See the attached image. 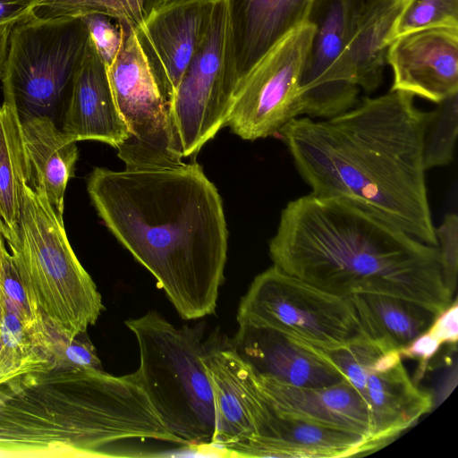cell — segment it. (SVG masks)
Returning a JSON list of instances; mask_svg holds the SVG:
<instances>
[{
    "mask_svg": "<svg viewBox=\"0 0 458 458\" xmlns=\"http://www.w3.org/2000/svg\"><path fill=\"white\" fill-rule=\"evenodd\" d=\"M85 335L86 333L81 334L64 344L62 351L63 361L76 367L101 369L96 350Z\"/></svg>",
    "mask_w": 458,
    "mask_h": 458,
    "instance_id": "4dcf8cb0",
    "label": "cell"
},
{
    "mask_svg": "<svg viewBox=\"0 0 458 458\" xmlns=\"http://www.w3.org/2000/svg\"><path fill=\"white\" fill-rule=\"evenodd\" d=\"M313 4H314V6L315 4L319 1V0H310Z\"/></svg>",
    "mask_w": 458,
    "mask_h": 458,
    "instance_id": "d590c367",
    "label": "cell"
},
{
    "mask_svg": "<svg viewBox=\"0 0 458 458\" xmlns=\"http://www.w3.org/2000/svg\"><path fill=\"white\" fill-rule=\"evenodd\" d=\"M30 184L22 123L13 99L4 95L0 106V231L7 244L18 241L25 186Z\"/></svg>",
    "mask_w": 458,
    "mask_h": 458,
    "instance_id": "d4e9b609",
    "label": "cell"
},
{
    "mask_svg": "<svg viewBox=\"0 0 458 458\" xmlns=\"http://www.w3.org/2000/svg\"><path fill=\"white\" fill-rule=\"evenodd\" d=\"M267 407L261 430L242 450L241 456L332 458L365 454L375 449L366 437L358 434L280 416L268 403Z\"/></svg>",
    "mask_w": 458,
    "mask_h": 458,
    "instance_id": "44dd1931",
    "label": "cell"
},
{
    "mask_svg": "<svg viewBox=\"0 0 458 458\" xmlns=\"http://www.w3.org/2000/svg\"><path fill=\"white\" fill-rule=\"evenodd\" d=\"M80 17L42 19L33 13L11 30L3 76L22 121L64 110L89 41Z\"/></svg>",
    "mask_w": 458,
    "mask_h": 458,
    "instance_id": "52a82bcc",
    "label": "cell"
},
{
    "mask_svg": "<svg viewBox=\"0 0 458 458\" xmlns=\"http://www.w3.org/2000/svg\"><path fill=\"white\" fill-rule=\"evenodd\" d=\"M268 249L276 267L335 294L394 296L437 315L454 302L437 247L344 199L289 201Z\"/></svg>",
    "mask_w": 458,
    "mask_h": 458,
    "instance_id": "3957f363",
    "label": "cell"
},
{
    "mask_svg": "<svg viewBox=\"0 0 458 458\" xmlns=\"http://www.w3.org/2000/svg\"><path fill=\"white\" fill-rule=\"evenodd\" d=\"M13 25L4 24L0 26V79L3 76L8 53L10 33Z\"/></svg>",
    "mask_w": 458,
    "mask_h": 458,
    "instance_id": "836d02e7",
    "label": "cell"
},
{
    "mask_svg": "<svg viewBox=\"0 0 458 458\" xmlns=\"http://www.w3.org/2000/svg\"><path fill=\"white\" fill-rule=\"evenodd\" d=\"M435 27H458V0H413L397 21L392 41Z\"/></svg>",
    "mask_w": 458,
    "mask_h": 458,
    "instance_id": "83f0119b",
    "label": "cell"
},
{
    "mask_svg": "<svg viewBox=\"0 0 458 458\" xmlns=\"http://www.w3.org/2000/svg\"><path fill=\"white\" fill-rule=\"evenodd\" d=\"M87 191L105 225L181 318L215 313L228 232L218 191L195 159L163 168L96 167Z\"/></svg>",
    "mask_w": 458,
    "mask_h": 458,
    "instance_id": "6da1fadb",
    "label": "cell"
},
{
    "mask_svg": "<svg viewBox=\"0 0 458 458\" xmlns=\"http://www.w3.org/2000/svg\"><path fill=\"white\" fill-rule=\"evenodd\" d=\"M127 439L185 445L136 371L115 377L57 361L0 385V455L102 456L104 446Z\"/></svg>",
    "mask_w": 458,
    "mask_h": 458,
    "instance_id": "277c9868",
    "label": "cell"
},
{
    "mask_svg": "<svg viewBox=\"0 0 458 458\" xmlns=\"http://www.w3.org/2000/svg\"><path fill=\"white\" fill-rule=\"evenodd\" d=\"M106 68L115 59L124 38V24L108 15L89 13L80 17Z\"/></svg>",
    "mask_w": 458,
    "mask_h": 458,
    "instance_id": "f1b7e54d",
    "label": "cell"
},
{
    "mask_svg": "<svg viewBox=\"0 0 458 458\" xmlns=\"http://www.w3.org/2000/svg\"><path fill=\"white\" fill-rule=\"evenodd\" d=\"M327 352L362 399L377 448L430 411L432 396L411 378L400 351L364 339Z\"/></svg>",
    "mask_w": 458,
    "mask_h": 458,
    "instance_id": "7c38bea8",
    "label": "cell"
},
{
    "mask_svg": "<svg viewBox=\"0 0 458 458\" xmlns=\"http://www.w3.org/2000/svg\"><path fill=\"white\" fill-rule=\"evenodd\" d=\"M253 374L259 390L276 414L358 434L377 448L367 408L346 379L329 386L307 388Z\"/></svg>",
    "mask_w": 458,
    "mask_h": 458,
    "instance_id": "ac0fdd59",
    "label": "cell"
},
{
    "mask_svg": "<svg viewBox=\"0 0 458 458\" xmlns=\"http://www.w3.org/2000/svg\"><path fill=\"white\" fill-rule=\"evenodd\" d=\"M436 236L444 279L454 293L458 265V216L455 213L445 216L440 225L436 228Z\"/></svg>",
    "mask_w": 458,
    "mask_h": 458,
    "instance_id": "f546056e",
    "label": "cell"
},
{
    "mask_svg": "<svg viewBox=\"0 0 458 458\" xmlns=\"http://www.w3.org/2000/svg\"><path fill=\"white\" fill-rule=\"evenodd\" d=\"M239 325L274 329L324 351L369 339L350 297L322 290L273 265L242 298Z\"/></svg>",
    "mask_w": 458,
    "mask_h": 458,
    "instance_id": "ba28073f",
    "label": "cell"
},
{
    "mask_svg": "<svg viewBox=\"0 0 458 458\" xmlns=\"http://www.w3.org/2000/svg\"><path fill=\"white\" fill-rule=\"evenodd\" d=\"M214 399L215 431L211 446L239 456L256 436L266 403L250 367L234 352L230 339L205 341L202 357Z\"/></svg>",
    "mask_w": 458,
    "mask_h": 458,
    "instance_id": "5bb4252c",
    "label": "cell"
},
{
    "mask_svg": "<svg viewBox=\"0 0 458 458\" xmlns=\"http://www.w3.org/2000/svg\"><path fill=\"white\" fill-rule=\"evenodd\" d=\"M231 345L258 375L296 387H325L345 378L320 350L274 329L239 325Z\"/></svg>",
    "mask_w": 458,
    "mask_h": 458,
    "instance_id": "e0dca14e",
    "label": "cell"
},
{
    "mask_svg": "<svg viewBox=\"0 0 458 458\" xmlns=\"http://www.w3.org/2000/svg\"><path fill=\"white\" fill-rule=\"evenodd\" d=\"M8 246L29 301L50 331L72 341L95 325L101 295L42 191L25 186L18 241Z\"/></svg>",
    "mask_w": 458,
    "mask_h": 458,
    "instance_id": "5b68a950",
    "label": "cell"
},
{
    "mask_svg": "<svg viewBox=\"0 0 458 458\" xmlns=\"http://www.w3.org/2000/svg\"><path fill=\"white\" fill-rule=\"evenodd\" d=\"M349 297L367 337L400 352L427 332L438 316L420 304L394 296L360 293Z\"/></svg>",
    "mask_w": 458,
    "mask_h": 458,
    "instance_id": "cb8c5ba5",
    "label": "cell"
},
{
    "mask_svg": "<svg viewBox=\"0 0 458 458\" xmlns=\"http://www.w3.org/2000/svg\"><path fill=\"white\" fill-rule=\"evenodd\" d=\"M33 13L42 19L102 13L139 27L146 17V0H40Z\"/></svg>",
    "mask_w": 458,
    "mask_h": 458,
    "instance_id": "4316f807",
    "label": "cell"
},
{
    "mask_svg": "<svg viewBox=\"0 0 458 458\" xmlns=\"http://www.w3.org/2000/svg\"><path fill=\"white\" fill-rule=\"evenodd\" d=\"M40 0H0V26L15 24L33 13Z\"/></svg>",
    "mask_w": 458,
    "mask_h": 458,
    "instance_id": "1f68e13d",
    "label": "cell"
},
{
    "mask_svg": "<svg viewBox=\"0 0 458 458\" xmlns=\"http://www.w3.org/2000/svg\"><path fill=\"white\" fill-rule=\"evenodd\" d=\"M364 0H319L316 30L301 77L302 115L327 119L353 107L360 89L345 80L341 59Z\"/></svg>",
    "mask_w": 458,
    "mask_h": 458,
    "instance_id": "4fadbf2b",
    "label": "cell"
},
{
    "mask_svg": "<svg viewBox=\"0 0 458 458\" xmlns=\"http://www.w3.org/2000/svg\"><path fill=\"white\" fill-rule=\"evenodd\" d=\"M123 45L106 68L118 111L129 136L118 157L126 169L173 167L183 164L165 99L136 27L124 23Z\"/></svg>",
    "mask_w": 458,
    "mask_h": 458,
    "instance_id": "30bf717a",
    "label": "cell"
},
{
    "mask_svg": "<svg viewBox=\"0 0 458 458\" xmlns=\"http://www.w3.org/2000/svg\"><path fill=\"white\" fill-rule=\"evenodd\" d=\"M216 0H183L150 11L136 27L162 92L171 106L175 90L204 38Z\"/></svg>",
    "mask_w": 458,
    "mask_h": 458,
    "instance_id": "9a60e30c",
    "label": "cell"
},
{
    "mask_svg": "<svg viewBox=\"0 0 458 458\" xmlns=\"http://www.w3.org/2000/svg\"><path fill=\"white\" fill-rule=\"evenodd\" d=\"M398 90L280 131L310 193L351 202L437 247L423 162L428 112Z\"/></svg>",
    "mask_w": 458,
    "mask_h": 458,
    "instance_id": "7a4b0ae2",
    "label": "cell"
},
{
    "mask_svg": "<svg viewBox=\"0 0 458 458\" xmlns=\"http://www.w3.org/2000/svg\"><path fill=\"white\" fill-rule=\"evenodd\" d=\"M413 0H364L341 59L344 77L367 93L383 81L397 21Z\"/></svg>",
    "mask_w": 458,
    "mask_h": 458,
    "instance_id": "7402d4cb",
    "label": "cell"
},
{
    "mask_svg": "<svg viewBox=\"0 0 458 458\" xmlns=\"http://www.w3.org/2000/svg\"><path fill=\"white\" fill-rule=\"evenodd\" d=\"M458 134V93L437 103L428 112L423 137L425 170L449 165L454 159Z\"/></svg>",
    "mask_w": 458,
    "mask_h": 458,
    "instance_id": "484cf974",
    "label": "cell"
},
{
    "mask_svg": "<svg viewBox=\"0 0 458 458\" xmlns=\"http://www.w3.org/2000/svg\"><path fill=\"white\" fill-rule=\"evenodd\" d=\"M9 252L5 246V240L0 231V322L3 318L5 306V278Z\"/></svg>",
    "mask_w": 458,
    "mask_h": 458,
    "instance_id": "d6a6232c",
    "label": "cell"
},
{
    "mask_svg": "<svg viewBox=\"0 0 458 458\" xmlns=\"http://www.w3.org/2000/svg\"><path fill=\"white\" fill-rule=\"evenodd\" d=\"M177 1L183 0H146V16L150 11L157 7Z\"/></svg>",
    "mask_w": 458,
    "mask_h": 458,
    "instance_id": "e575fe53",
    "label": "cell"
},
{
    "mask_svg": "<svg viewBox=\"0 0 458 458\" xmlns=\"http://www.w3.org/2000/svg\"><path fill=\"white\" fill-rule=\"evenodd\" d=\"M125 325L139 346V381L164 425L186 445L211 446L216 419L204 328L176 327L154 310Z\"/></svg>",
    "mask_w": 458,
    "mask_h": 458,
    "instance_id": "8992f818",
    "label": "cell"
},
{
    "mask_svg": "<svg viewBox=\"0 0 458 458\" xmlns=\"http://www.w3.org/2000/svg\"><path fill=\"white\" fill-rule=\"evenodd\" d=\"M386 62L393 71L390 90L436 104L458 93V27H435L394 38Z\"/></svg>",
    "mask_w": 458,
    "mask_h": 458,
    "instance_id": "2e32d148",
    "label": "cell"
},
{
    "mask_svg": "<svg viewBox=\"0 0 458 458\" xmlns=\"http://www.w3.org/2000/svg\"><path fill=\"white\" fill-rule=\"evenodd\" d=\"M62 130L76 142L95 140L115 148L129 136L114 98L106 66L90 38L64 110Z\"/></svg>",
    "mask_w": 458,
    "mask_h": 458,
    "instance_id": "d6986e66",
    "label": "cell"
},
{
    "mask_svg": "<svg viewBox=\"0 0 458 458\" xmlns=\"http://www.w3.org/2000/svg\"><path fill=\"white\" fill-rule=\"evenodd\" d=\"M23 140L31 188L42 191L55 214L64 221V193L74 176L79 151L74 141L48 116L22 121Z\"/></svg>",
    "mask_w": 458,
    "mask_h": 458,
    "instance_id": "603a6c76",
    "label": "cell"
},
{
    "mask_svg": "<svg viewBox=\"0 0 458 458\" xmlns=\"http://www.w3.org/2000/svg\"><path fill=\"white\" fill-rule=\"evenodd\" d=\"M238 81L227 4L216 0L206 35L170 106L174 139L183 159H195L199 149L226 126Z\"/></svg>",
    "mask_w": 458,
    "mask_h": 458,
    "instance_id": "9c48e42d",
    "label": "cell"
},
{
    "mask_svg": "<svg viewBox=\"0 0 458 458\" xmlns=\"http://www.w3.org/2000/svg\"><path fill=\"white\" fill-rule=\"evenodd\" d=\"M238 79L284 35L310 21V0H225Z\"/></svg>",
    "mask_w": 458,
    "mask_h": 458,
    "instance_id": "ffe728a7",
    "label": "cell"
},
{
    "mask_svg": "<svg viewBox=\"0 0 458 458\" xmlns=\"http://www.w3.org/2000/svg\"><path fill=\"white\" fill-rule=\"evenodd\" d=\"M315 30L312 21L290 30L240 79L226 121L234 134L267 138L302 115L301 77Z\"/></svg>",
    "mask_w": 458,
    "mask_h": 458,
    "instance_id": "8fae6325",
    "label": "cell"
}]
</instances>
